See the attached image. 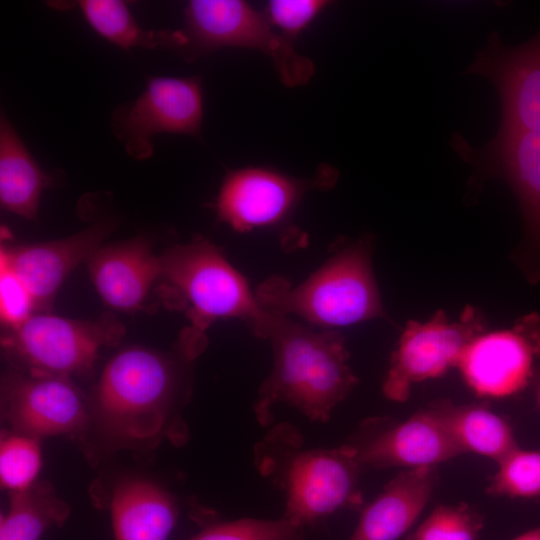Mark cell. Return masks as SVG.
<instances>
[{
    "label": "cell",
    "instance_id": "27",
    "mask_svg": "<svg viewBox=\"0 0 540 540\" xmlns=\"http://www.w3.org/2000/svg\"><path fill=\"white\" fill-rule=\"evenodd\" d=\"M189 540H304L303 527L285 519L242 518L211 525Z\"/></svg>",
    "mask_w": 540,
    "mask_h": 540
},
{
    "label": "cell",
    "instance_id": "30",
    "mask_svg": "<svg viewBox=\"0 0 540 540\" xmlns=\"http://www.w3.org/2000/svg\"><path fill=\"white\" fill-rule=\"evenodd\" d=\"M512 540H540V523L537 526L516 536Z\"/></svg>",
    "mask_w": 540,
    "mask_h": 540
},
{
    "label": "cell",
    "instance_id": "24",
    "mask_svg": "<svg viewBox=\"0 0 540 540\" xmlns=\"http://www.w3.org/2000/svg\"><path fill=\"white\" fill-rule=\"evenodd\" d=\"M486 492L491 496L540 500V449L519 446L497 463Z\"/></svg>",
    "mask_w": 540,
    "mask_h": 540
},
{
    "label": "cell",
    "instance_id": "28",
    "mask_svg": "<svg viewBox=\"0 0 540 540\" xmlns=\"http://www.w3.org/2000/svg\"><path fill=\"white\" fill-rule=\"evenodd\" d=\"M36 301L13 269L8 259L0 253V318L9 330L20 327L36 309Z\"/></svg>",
    "mask_w": 540,
    "mask_h": 540
},
{
    "label": "cell",
    "instance_id": "4",
    "mask_svg": "<svg viewBox=\"0 0 540 540\" xmlns=\"http://www.w3.org/2000/svg\"><path fill=\"white\" fill-rule=\"evenodd\" d=\"M256 297L270 313L297 315L327 328L386 317L367 237L343 246L298 286L270 278L259 286Z\"/></svg>",
    "mask_w": 540,
    "mask_h": 540
},
{
    "label": "cell",
    "instance_id": "18",
    "mask_svg": "<svg viewBox=\"0 0 540 540\" xmlns=\"http://www.w3.org/2000/svg\"><path fill=\"white\" fill-rule=\"evenodd\" d=\"M438 483L437 467L405 469L361 509L348 540H397L411 529Z\"/></svg>",
    "mask_w": 540,
    "mask_h": 540
},
{
    "label": "cell",
    "instance_id": "29",
    "mask_svg": "<svg viewBox=\"0 0 540 540\" xmlns=\"http://www.w3.org/2000/svg\"><path fill=\"white\" fill-rule=\"evenodd\" d=\"M329 5L331 2L326 0H271L263 14L276 31L292 40Z\"/></svg>",
    "mask_w": 540,
    "mask_h": 540
},
{
    "label": "cell",
    "instance_id": "26",
    "mask_svg": "<svg viewBox=\"0 0 540 540\" xmlns=\"http://www.w3.org/2000/svg\"><path fill=\"white\" fill-rule=\"evenodd\" d=\"M41 467L39 439L14 433L0 443V482L10 492L27 489L36 482Z\"/></svg>",
    "mask_w": 540,
    "mask_h": 540
},
{
    "label": "cell",
    "instance_id": "21",
    "mask_svg": "<svg viewBox=\"0 0 540 540\" xmlns=\"http://www.w3.org/2000/svg\"><path fill=\"white\" fill-rule=\"evenodd\" d=\"M50 179L40 168L14 127L0 121V204L3 209L34 220L42 190Z\"/></svg>",
    "mask_w": 540,
    "mask_h": 540
},
{
    "label": "cell",
    "instance_id": "6",
    "mask_svg": "<svg viewBox=\"0 0 540 540\" xmlns=\"http://www.w3.org/2000/svg\"><path fill=\"white\" fill-rule=\"evenodd\" d=\"M225 47L254 49L268 56L287 86L306 84L313 62L299 54L292 40L277 32L263 13L242 0H192L184 24L171 30L170 50L186 61Z\"/></svg>",
    "mask_w": 540,
    "mask_h": 540
},
{
    "label": "cell",
    "instance_id": "19",
    "mask_svg": "<svg viewBox=\"0 0 540 540\" xmlns=\"http://www.w3.org/2000/svg\"><path fill=\"white\" fill-rule=\"evenodd\" d=\"M110 510L115 540H167L178 518L171 494L142 478L118 483Z\"/></svg>",
    "mask_w": 540,
    "mask_h": 540
},
{
    "label": "cell",
    "instance_id": "1",
    "mask_svg": "<svg viewBox=\"0 0 540 540\" xmlns=\"http://www.w3.org/2000/svg\"><path fill=\"white\" fill-rule=\"evenodd\" d=\"M178 356L129 347L105 365L90 408V425L113 450L188 438L180 410L188 399V368L201 352L181 338Z\"/></svg>",
    "mask_w": 540,
    "mask_h": 540
},
{
    "label": "cell",
    "instance_id": "17",
    "mask_svg": "<svg viewBox=\"0 0 540 540\" xmlns=\"http://www.w3.org/2000/svg\"><path fill=\"white\" fill-rule=\"evenodd\" d=\"M87 264L103 302L119 311L141 309L151 286L161 275L160 256L143 238L101 246Z\"/></svg>",
    "mask_w": 540,
    "mask_h": 540
},
{
    "label": "cell",
    "instance_id": "3",
    "mask_svg": "<svg viewBox=\"0 0 540 540\" xmlns=\"http://www.w3.org/2000/svg\"><path fill=\"white\" fill-rule=\"evenodd\" d=\"M260 473L285 497L284 518L304 527L340 509H362L359 476L363 469L348 443L305 449L298 430L276 426L255 449Z\"/></svg>",
    "mask_w": 540,
    "mask_h": 540
},
{
    "label": "cell",
    "instance_id": "12",
    "mask_svg": "<svg viewBox=\"0 0 540 540\" xmlns=\"http://www.w3.org/2000/svg\"><path fill=\"white\" fill-rule=\"evenodd\" d=\"M337 177L338 172L327 165L309 179L266 167L230 171L216 199L218 219L243 232L275 225L293 212L308 191L332 187Z\"/></svg>",
    "mask_w": 540,
    "mask_h": 540
},
{
    "label": "cell",
    "instance_id": "5",
    "mask_svg": "<svg viewBox=\"0 0 540 540\" xmlns=\"http://www.w3.org/2000/svg\"><path fill=\"white\" fill-rule=\"evenodd\" d=\"M160 261V278L171 303L186 310L190 331L204 336L213 321L240 318L256 334L266 321L269 313L244 277L209 241L195 238L170 247Z\"/></svg>",
    "mask_w": 540,
    "mask_h": 540
},
{
    "label": "cell",
    "instance_id": "10",
    "mask_svg": "<svg viewBox=\"0 0 540 540\" xmlns=\"http://www.w3.org/2000/svg\"><path fill=\"white\" fill-rule=\"evenodd\" d=\"M203 97L197 77L150 76L141 95L114 110L112 129L129 156L149 158L160 133L198 136Z\"/></svg>",
    "mask_w": 540,
    "mask_h": 540
},
{
    "label": "cell",
    "instance_id": "16",
    "mask_svg": "<svg viewBox=\"0 0 540 540\" xmlns=\"http://www.w3.org/2000/svg\"><path fill=\"white\" fill-rule=\"evenodd\" d=\"M115 225V220H99L71 236L13 248L2 246L0 253L28 287L37 307H43L68 274L102 246Z\"/></svg>",
    "mask_w": 540,
    "mask_h": 540
},
{
    "label": "cell",
    "instance_id": "13",
    "mask_svg": "<svg viewBox=\"0 0 540 540\" xmlns=\"http://www.w3.org/2000/svg\"><path fill=\"white\" fill-rule=\"evenodd\" d=\"M1 414L12 432L36 439L81 436L90 425V408L68 377L28 371L4 377Z\"/></svg>",
    "mask_w": 540,
    "mask_h": 540
},
{
    "label": "cell",
    "instance_id": "11",
    "mask_svg": "<svg viewBox=\"0 0 540 540\" xmlns=\"http://www.w3.org/2000/svg\"><path fill=\"white\" fill-rule=\"evenodd\" d=\"M539 359L540 315L532 312L508 329L485 331L474 338L457 367L477 396L500 399L527 387Z\"/></svg>",
    "mask_w": 540,
    "mask_h": 540
},
{
    "label": "cell",
    "instance_id": "9",
    "mask_svg": "<svg viewBox=\"0 0 540 540\" xmlns=\"http://www.w3.org/2000/svg\"><path fill=\"white\" fill-rule=\"evenodd\" d=\"M481 312L467 305L457 321L439 309L419 322L409 320L392 353L382 385L386 398L404 402L414 384L443 376L458 363L470 342L485 332Z\"/></svg>",
    "mask_w": 540,
    "mask_h": 540
},
{
    "label": "cell",
    "instance_id": "8",
    "mask_svg": "<svg viewBox=\"0 0 540 540\" xmlns=\"http://www.w3.org/2000/svg\"><path fill=\"white\" fill-rule=\"evenodd\" d=\"M124 327L114 317L83 321L34 314L2 338L5 351L26 371L69 377L90 370L103 346L118 343Z\"/></svg>",
    "mask_w": 540,
    "mask_h": 540
},
{
    "label": "cell",
    "instance_id": "15",
    "mask_svg": "<svg viewBox=\"0 0 540 540\" xmlns=\"http://www.w3.org/2000/svg\"><path fill=\"white\" fill-rule=\"evenodd\" d=\"M348 444L363 470L437 467L462 454L432 404L402 422H367Z\"/></svg>",
    "mask_w": 540,
    "mask_h": 540
},
{
    "label": "cell",
    "instance_id": "31",
    "mask_svg": "<svg viewBox=\"0 0 540 540\" xmlns=\"http://www.w3.org/2000/svg\"><path fill=\"white\" fill-rule=\"evenodd\" d=\"M534 393H535L536 404L540 410V372L537 374L534 380Z\"/></svg>",
    "mask_w": 540,
    "mask_h": 540
},
{
    "label": "cell",
    "instance_id": "14",
    "mask_svg": "<svg viewBox=\"0 0 540 540\" xmlns=\"http://www.w3.org/2000/svg\"><path fill=\"white\" fill-rule=\"evenodd\" d=\"M464 75L487 79L500 103L498 130L540 133V30L519 45L505 44L497 31L487 35Z\"/></svg>",
    "mask_w": 540,
    "mask_h": 540
},
{
    "label": "cell",
    "instance_id": "25",
    "mask_svg": "<svg viewBox=\"0 0 540 540\" xmlns=\"http://www.w3.org/2000/svg\"><path fill=\"white\" fill-rule=\"evenodd\" d=\"M483 515L466 503L436 506L405 540H478Z\"/></svg>",
    "mask_w": 540,
    "mask_h": 540
},
{
    "label": "cell",
    "instance_id": "22",
    "mask_svg": "<svg viewBox=\"0 0 540 540\" xmlns=\"http://www.w3.org/2000/svg\"><path fill=\"white\" fill-rule=\"evenodd\" d=\"M70 514L69 505L47 481L10 492L9 508L0 518V540H39L53 527H61Z\"/></svg>",
    "mask_w": 540,
    "mask_h": 540
},
{
    "label": "cell",
    "instance_id": "7",
    "mask_svg": "<svg viewBox=\"0 0 540 540\" xmlns=\"http://www.w3.org/2000/svg\"><path fill=\"white\" fill-rule=\"evenodd\" d=\"M450 145L472 169L468 197H475L491 178L502 180L513 192L524 224L514 260L525 278L536 284L540 280V133L497 130L477 147L454 131Z\"/></svg>",
    "mask_w": 540,
    "mask_h": 540
},
{
    "label": "cell",
    "instance_id": "20",
    "mask_svg": "<svg viewBox=\"0 0 540 540\" xmlns=\"http://www.w3.org/2000/svg\"><path fill=\"white\" fill-rule=\"evenodd\" d=\"M462 454L473 453L499 463L518 447L514 431L501 416L480 404L432 403Z\"/></svg>",
    "mask_w": 540,
    "mask_h": 540
},
{
    "label": "cell",
    "instance_id": "2",
    "mask_svg": "<svg viewBox=\"0 0 540 540\" xmlns=\"http://www.w3.org/2000/svg\"><path fill=\"white\" fill-rule=\"evenodd\" d=\"M268 313L256 335L270 342L273 367L254 402L257 421L262 426L271 424L272 408L280 403L313 421H328L334 408L358 382L348 363L343 336L330 329L316 331L288 316Z\"/></svg>",
    "mask_w": 540,
    "mask_h": 540
},
{
    "label": "cell",
    "instance_id": "23",
    "mask_svg": "<svg viewBox=\"0 0 540 540\" xmlns=\"http://www.w3.org/2000/svg\"><path fill=\"white\" fill-rule=\"evenodd\" d=\"M75 5L100 36L122 49L170 47V30H144L123 1L80 0Z\"/></svg>",
    "mask_w": 540,
    "mask_h": 540
}]
</instances>
